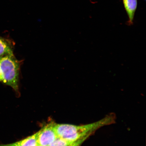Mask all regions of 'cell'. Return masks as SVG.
<instances>
[{
    "instance_id": "cell-1",
    "label": "cell",
    "mask_w": 146,
    "mask_h": 146,
    "mask_svg": "<svg viewBox=\"0 0 146 146\" xmlns=\"http://www.w3.org/2000/svg\"><path fill=\"white\" fill-rule=\"evenodd\" d=\"M114 119L110 114L95 123L87 125H76L66 124H56L55 130L58 138L69 141L74 142L86 140L100 128L114 123Z\"/></svg>"
},
{
    "instance_id": "cell-2",
    "label": "cell",
    "mask_w": 146,
    "mask_h": 146,
    "mask_svg": "<svg viewBox=\"0 0 146 146\" xmlns=\"http://www.w3.org/2000/svg\"><path fill=\"white\" fill-rule=\"evenodd\" d=\"M0 68L2 74L3 83L12 87L18 92L20 64L14 54L7 55L0 58Z\"/></svg>"
},
{
    "instance_id": "cell-3",
    "label": "cell",
    "mask_w": 146,
    "mask_h": 146,
    "mask_svg": "<svg viewBox=\"0 0 146 146\" xmlns=\"http://www.w3.org/2000/svg\"><path fill=\"white\" fill-rule=\"evenodd\" d=\"M56 124L52 122L45 126L39 131L37 145L49 146L57 138L55 128Z\"/></svg>"
},
{
    "instance_id": "cell-4",
    "label": "cell",
    "mask_w": 146,
    "mask_h": 146,
    "mask_svg": "<svg viewBox=\"0 0 146 146\" xmlns=\"http://www.w3.org/2000/svg\"><path fill=\"white\" fill-rule=\"evenodd\" d=\"M125 10L128 17L127 25L131 26L133 24L135 13L137 7V0H123Z\"/></svg>"
},
{
    "instance_id": "cell-5",
    "label": "cell",
    "mask_w": 146,
    "mask_h": 146,
    "mask_svg": "<svg viewBox=\"0 0 146 146\" xmlns=\"http://www.w3.org/2000/svg\"><path fill=\"white\" fill-rule=\"evenodd\" d=\"M39 133V131H38L35 134L21 141L7 145H2L3 146H36Z\"/></svg>"
},
{
    "instance_id": "cell-6",
    "label": "cell",
    "mask_w": 146,
    "mask_h": 146,
    "mask_svg": "<svg viewBox=\"0 0 146 146\" xmlns=\"http://www.w3.org/2000/svg\"><path fill=\"white\" fill-rule=\"evenodd\" d=\"M13 45L11 41L0 36V58L13 54Z\"/></svg>"
},
{
    "instance_id": "cell-7",
    "label": "cell",
    "mask_w": 146,
    "mask_h": 146,
    "mask_svg": "<svg viewBox=\"0 0 146 146\" xmlns=\"http://www.w3.org/2000/svg\"><path fill=\"white\" fill-rule=\"evenodd\" d=\"M76 142L69 141L62 139L57 137L49 146H70L73 145Z\"/></svg>"
},
{
    "instance_id": "cell-8",
    "label": "cell",
    "mask_w": 146,
    "mask_h": 146,
    "mask_svg": "<svg viewBox=\"0 0 146 146\" xmlns=\"http://www.w3.org/2000/svg\"><path fill=\"white\" fill-rule=\"evenodd\" d=\"M85 140V139H82L78 140V141H76L75 143L73 144V145L70 146H80Z\"/></svg>"
},
{
    "instance_id": "cell-9",
    "label": "cell",
    "mask_w": 146,
    "mask_h": 146,
    "mask_svg": "<svg viewBox=\"0 0 146 146\" xmlns=\"http://www.w3.org/2000/svg\"><path fill=\"white\" fill-rule=\"evenodd\" d=\"M3 76L2 74L1 71V68H0V82L3 81Z\"/></svg>"
},
{
    "instance_id": "cell-10",
    "label": "cell",
    "mask_w": 146,
    "mask_h": 146,
    "mask_svg": "<svg viewBox=\"0 0 146 146\" xmlns=\"http://www.w3.org/2000/svg\"><path fill=\"white\" fill-rule=\"evenodd\" d=\"M42 146L37 145V146Z\"/></svg>"
},
{
    "instance_id": "cell-11",
    "label": "cell",
    "mask_w": 146,
    "mask_h": 146,
    "mask_svg": "<svg viewBox=\"0 0 146 146\" xmlns=\"http://www.w3.org/2000/svg\"><path fill=\"white\" fill-rule=\"evenodd\" d=\"M0 146H3L2 145H0Z\"/></svg>"
}]
</instances>
